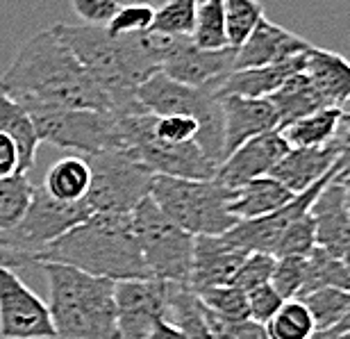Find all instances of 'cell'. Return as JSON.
Instances as JSON below:
<instances>
[{
    "instance_id": "1",
    "label": "cell",
    "mask_w": 350,
    "mask_h": 339,
    "mask_svg": "<svg viewBox=\"0 0 350 339\" xmlns=\"http://www.w3.org/2000/svg\"><path fill=\"white\" fill-rule=\"evenodd\" d=\"M0 89L30 114L57 110L114 112L107 94L53 30L37 32L18 48L10 68L0 75Z\"/></svg>"
},
{
    "instance_id": "2",
    "label": "cell",
    "mask_w": 350,
    "mask_h": 339,
    "mask_svg": "<svg viewBox=\"0 0 350 339\" xmlns=\"http://www.w3.org/2000/svg\"><path fill=\"white\" fill-rule=\"evenodd\" d=\"M39 262H57L107 280L152 278L139 251L132 214L94 212L62 235L39 255Z\"/></svg>"
},
{
    "instance_id": "3",
    "label": "cell",
    "mask_w": 350,
    "mask_h": 339,
    "mask_svg": "<svg viewBox=\"0 0 350 339\" xmlns=\"http://www.w3.org/2000/svg\"><path fill=\"white\" fill-rule=\"evenodd\" d=\"M51 292L55 333L62 339H118L114 280L57 262H37Z\"/></svg>"
},
{
    "instance_id": "4",
    "label": "cell",
    "mask_w": 350,
    "mask_h": 339,
    "mask_svg": "<svg viewBox=\"0 0 350 339\" xmlns=\"http://www.w3.org/2000/svg\"><path fill=\"white\" fill-rule=\"evenodd\" d=\"M53 34L64 44L98 87L107 94L114 114L146 112L137 101V87L146 80L125 37H111L105 27L55 23Z\"/></svg>"
},
{
    "instance_id": "5",
    "label": "cell",
    "mask_w": 350,
    "mask_h": 339,
    "mask_svg": "<svg viewBox=\"0 0 350 339\" xmlns=\"http://www.w3.org/2000/svg\"><path fill=\"white\" fill-rule=\"evenodd\" d=\"M150 199L189 235H226L237 218L230 214L232 192L216 180H185L155 175Z\"/></svg>"
},
{
    "instance_id": "6",
    "label": "cell",
    "mask_w": 350,
    "mask_h": 339,
    "mask_svg": "<svg viewBox=\"0 0 350 339\" xmlns=\"http://www.w3.org/2000/svg\"><path fill=\"white\" fill-rule=\"evenodd\" d=\"M137 101L148 114L196 118L200 125L196 144L216 164L223 162V116L214 91L187 87L157 71L137 87Z\"/></svg>"
},
{
    "instance_id": "7",
    "label": "cell",
    "mask_w": 350,
    "mask_h": 339,
    "mask_svg": "<svg viewBox=\"0 0 350 339\" xmlns=\"http://www.w3.org/2000/svg\"><path fill=\"white\" fill-rule=\"evenodd\" d=\"M121 130V148L132 158L148 166L155 175L185 180H214L219 164L207 158V153L196 144H171L162 141L152 132V114L135 112V114L118 116Z\"/></svg>"
},
{
    "instance_id": "8",
    "label": "cell",
    "mask_w": 350,
    "mask_h": 339,
    "mask_svg": "<svg viewBox=\"0 0 350 339\" xmlns=\"http://www.w3.org/2000/svg\"><path fill=\"white\" fill-rule=\"evenodd\" d=\"M132 228L146 269L152 278L189 285L193 235H189L171 216H166L150 196L132 212Z\"/></svg>"
},
{
    "instance_id": "9",
    "label": "cell",
    "mask_w": 350,
    "mask_h": 339,
    "mask_svg": "<svg viewBox=\"0 0 350 339\" xmlns=\"http://www.w3.org/2000/svg\"><path fill=\"white\" fill-rule=\"evenodd\" d=\"M85 160L91 168V185L85 199L91 212L132 214L137 205L150 196L155 173L123 148L89 155Z\"/></svg>"
},
{
    "instance_id": "10",
    "label": "cell",
    "mask_w": 350,
    "mask_h": 339,
    "mask_svg": "<svg viewBox=\"0 0 350 339\" xmlns=\"http://www.w3.org/2000/svg\"><path fill=\"white\" fill-rule=\"evenodd\" d=\"M91 214L94 212H91L87 201H57L44 187H34L32 201L27 205L23 218L12 230L0 235V246L16 251L37 264L39 255L48 246L57 242L62 235H66L68 230L75 228Z\"/></svg>"
},
{
    "instance_id": "11",
    "label": "cell",
    "mask_w": 350,
    "mask_h": 339,
    "mask_svg": "<svg viewBox=\"0 0 350 339\" xmlns=\"http://www.w3.org/2000/svg\"><path fill=\"white\" fill-rule=\"evenodd\" d=\"M39 144L82 153L85 158L121 148L118 114L107 110H57L32 114Z\"/></svg>"
},
{
    "instance_id": "12",
    "label": "cell",
    "mask_w": 350,
    "mask_h": 339,
    "mask_svg": "<svg viewBox=\"0 0 350 339\" xmlns=\"http://www.w3.org/2000/svg\"><path fill=\"white\" fill-rule=\"evenodd\" d=\"M171 282L135 278L114 282L118 339H148L159 321L169 314Z\"/></svg>"
},
{
    "instance_id": "13",
    "label": "cell",
    "mask_w": 350,
    "mask_h": 339,
    "mask_svg": "<svg viewBox=\"0 0 350 339\" xmlns=\"http://www.w3.org/2000/svg\"><path fill=\"white\" fill-rule=\"evenodd\" d=\"M0 335L5 339L57 337L48 303L41 301L10 266H0Z\"/></svg>"
},
{
    "instance_id": "14",
    "label": "cell",
    "mask_w": 350,
    "mask_h": 339,
    "mask_svg": "<svg viewBox=\"0 0 350 339\" xmlns=\"http://www.w3.org/2000/svg\"><path fill=\"white\" fill-rule=\"evenodd\" d=\"M334 173H337V166H334L325 178H321L317 185L307 189V192L296 194L280 210L271 212V214H266V216H260V218L239 221L223 237H226L230 244L243 249L246 253H269V255H275V249L284 235V230L289 228L296 218H300L310 212L312 203L317 201V196L321 194V189H323L330 180H334Z\"/></svg>"
},
{
    "instance_id": "15",
    "label": "cell",
    "mask_w": 350,
    "mask_h": 339,
    "mask_svg": "<svg viewBox=\"0 0 350 339\" xmlns=\"http://www.w3.org/2000/svg\"><path fill=\"white\" fill-rule=\"evenodd\" d=\"M286 151H289V146L280 135V130L264 132L260 137L248 139L234 153H230L216 168L214 180L230 192H234L250 180L269 175Z\"/></svg>"
},
{
    "instance_id": "16",
    "label": "cell",
    "mask_w": 350,
    "mask_h": 339,
    "mask_svg": "<svg viewBox=\"0 0 350 339\" xmlns=\"http://www.w3.org/2000/svg\"><path fill=\"white\" fill-rule=\"evenodd\" d=\"M234 71V48L205 51L191 39H185L175 48V53L164 62L162 73L171 80L196 89L216 91V87Z\"/></svg>"
},
{
    "instance_id": "17",
    "label": "cell",
    "mask_w": 350,
    "mask_h": 339,
    "mask_svg": "<svg viewBox=\"0 0 350 339\" xmlns=\"http://www.w3.org/2000/svg\"><path fill=\"white\" fill-rule=\"evenodd\" d=\"M246 255V251L230 244L223 235L193 237L191 273H189L191 292L200 294L212 287L232 285L234 275L243 264Z\"/></svg>"
},
{
    "instance_id": "18",
    "label": "cell",
    "mask_w": 350,
    "mask_h": 339,
    "mask_svg": "<svg viewBox=\"0 0 350 339\" xmlns=\"http://www.w3.org/2000/svg\"><path fill=\"white\" fill-rule=\"evenodd\" d=\"M223 116V160L248 139L278 130L280 118L269 98H219Z\"/></svg>"
},
{
    "instance_id": "19",
    "label": "cell",
    "mask_w": 350,
    "mask_h": 339,
    "mask_svg": "<svg viewBox=\"0 0 350 339\" xmlns=\"http://www.w3.org/2000/svg\"><path fill=\"white\" fill-rule=\"evenodd\" d=\"M310 41L284 30L282 25L273 23L264 16L255 25V30L248 34V39L239 48H234V71L273 66L296 58V55L310 51Z\"/></svg>"
},
{
    "instance_id": "20",
    "label": "cell",
    "mask_w": 350,
    "mask_h": 339,
    "mask_svg": "<svg viewBox=\"0 0 350 339\" xmlns=\"http://www.w3.org/2000/svg\"><path fill=\"white\" fill-rule=\"evenodd\" d=\"M310 214L317 223V246L332 253L350 269V214L346 189L330 180L312 203Z\"/></svg>"
},
{
    "instance_id": "21",
    "label": "cell",
    "mask_w": 350,
    "mask_h": 339,
    "mask_svg": "<svg viewBox=\"0 0 350 339\" xmlns=\"http://www.w3.org/2000/svg\"><path fill=\"white\" fill-rule=\"evenodd\" d=\"M339 151L341 148L334 144L321 148H289L269 175L291 194H303L332 171Z\"/></svg>"
},
{
    "instance_id": "22",
    "label": "cell",
    "mask_w": 350,
    "mask_h": 339,
    "mask_svg": "<svg viewBox=\"0 0 350 339\" xmlns=\"http://www.w3.org/2000/svg\"><path fill=\"white\" fill-rule=\"evenodd\" d=\"M305 53L296 55V58L280 62L273 66H260V68H241L232 71L219 87H216L214 96H241V98H269L271 94L282 87L291 75L300 73L305 68Z\"/></svg>"
},
{
    "instance_id": "23",
    "label": "cell",
    "mask_w": 350,
    "mask_h": 339,
    "mask_svg": "<svg viewBox=\"0 0 350 339\" xmlns=\"http://www.w3.org/2000/svg\"><path fill=\"white\" fill-rule=\"evenodd\" d=\"M303 73L319 89L327 108H339L350 98V62L339 53L312 46L305 55Z\"/></svg>"
},
{
    "instance_id": "24",
    "label": "cell",
    "mask_w": 350,
    "mask_h": 339,
    "mask_svg": "<svg viewBox=\"0 0 350 339\" xmlns=\"http://www.w3.org/2000/svg\"><path fill=\"white\" fill-rule=\"evenodd\" d=\"M293 196L296 194H291L284 185H280L275 178L264 175V178L250 180L243 187L234 189L228 208L237 221H250V218H260L280 210Z\"/></svg>"
},
{
    "instance_id": "25",
    "label": "cell",
    "mask_w": 350,
    "mask_h": 339,
    "mask_svg": "<svg viewBox=\"0 0 350 339\" xmlns=\"http://www.w3.org/2000/svg\"><path fill=\"white\" fill-rule=\"evenodd\" d=\"M269 101L273 103V108L278 112V118H280L278 128H284V125L298 121V118L310 116L314 112L327 108L323 96L319 94V89L314 87L312 80L303 71L291 75L275 94L269 96Z\"/></svg>"
},
{
    "instance_id": "26",
    "label": "cell",
    "mask_w": 350,
    "mask_h": 339,
    "mask_svg": "<svg viewBox=\"0 0 350 339\" xmlns=\"http://www.w3.org/2000/svg\"><path fill=\"white\" fill-rule=\"evenodd\" d=\"M0 132L14 139L21 158V173H27L37 160L39 137L30 112L23 105H18L12 96H7L3 89H0Z\"/></svg>"
},
{
    "instance_id": "27",
    "label": "cell",
    "mask_w": 350,
    "mask_h": 339,
    "mask_svg": "<svg viewBox=\"0 0 350 339\" xmlns=\"http://www.w3.org/2000/svg\"><path fill=\"white\" fill-rule=\"evenodd\" d=\"M339 108H325L303 116L284 128H278L289 148H321L334 144L339 128Z\"/></svg>"
},
{
    "instance_id": "28",
    "label": "cell",
    "mask_w": 350,
    "mask_h": 339,
    "mask_svg": "<svg viewBox=\"0 0 350 339\" xmlns=\"http://www.w3.org/2000/svg\"><path fill=\"white\" fill-rule=\"evenodd\" d=\"M91 185V168L85 158L71 155V158H62L51 166V171L46 173L44 189L53 199L66 201V203H78L87 199Z\"/></svg>"
},
{
    "instance_id": "29",
    "label": "cell",
    "mask_w": 350,
    "mask_h": 339,
    "mask_svg": "<svg viewBox=\"0 0 350 339\" xmlns=\"http://www.w3.org/2000/svg\"><path fill=\"white\" fill-rule=\"evenodd\" d=\"M327 287L350 292V269L339 258H334L332 253H327L321 246H314L305 255V280H303V289H300V296Z\"/></svg>"
},
{
    "instance_id": "30",
    "label": "cell",
    "mask_w": 350,
    "mask_h": 339,
    "mask_svg": "<svg viewBox=\"0 0 350 339\" xmlns=\"http://www.w3.org/2000/svg\"><path fill=\"white\" fill-rule=\"evenodd\" d=\"M191 41L205 51L228 48L226 34V0H198Z\"/></svg>"
},
{
    "instance_id": "31",
    "label": "cell",
    "mask_w": 350,
    "mask_h": 339,
    "mask_svg": "<svg viewBox=\"0 0 350 339\" xmlns=\"http://www.w3.org/2000/svg\"><path fill=\"white\" fill-rule=\"evenodd\" d=\"M348 299H350V292L327 287V289H317V292L300 296L298 301H303V305L307 307V312H310L314 328H317V335H323L330 328L337 326V321L344 316Z\"/></svg>"
},
{
    "instance_id": "32",
    "label": "cell",
    "mask_w": 350,
    "mask_h": 339,
    "mask_svg": "<svg viewBox=\"0 0 350 339\" xmlns=\"http://www.w3.org/2000/svg\"><path fill=\"white\" fill-rule=\"evenodd\" d=\"M34 185L27 173H14L0 178V235L12 230L23 218L27 205L32 201Z\"/></svg>"
},
{
    "instance_id": "33",
    "label": "cell",
    "mask_w": 350,
    "mask_h": 339,
    "mask_svg": "<svg viewBox=\"0 0 350 339\" xmlns=\"http://www.w3.org/2000/svg\"><path fill=\"white\" fill-rule=\"evenodd\" d=\"M266 333L271 339H314L317 328L303 301H284L278 314L266 323Z\"/></svg>"
},
{
    "instance_id": "34",
    "label": "cell",
    "mask_w": 350,
    "mask_h": 339,
    "mask_svg": "<svg viewBox=\"0 0 350 339\" xmlns=\"http://www.w3.org/2000/svg\"><path fill=\"white\" fill-rule=\"evenodd\" d=\"M262 18H264V7L260 0H226L228 46L239 48Z\"/></svg>"
},
{
    "instance_id": "35",
    "label": "cell",
    "mask_w": 350,
    "mask_h": 339,
    "mask_svg": "<svg viewBox=\"0 0 350 339\" xmlns=\"http://www.w3.org/2000/svg\"><path fill=\"white\" fill-rule=\"evenodd\" d=\"M196 3L198 0H166L155 10L152 30L171 34V37H189L191 39L196 23Z\"/></svg>"
},
{
    "instance_id": "36",
    "label": "cell",
    "mask_w": 350,
    "mask_h": 339,
    "mask_svg": "<svg viewBox=\"0 0 350 339\" xmlns=\"http://www.w3.org/2000/svg\"><path fill=\"white\" fill-rule=\"evenodd\" d=\"M200 303L209 312L221 316L226 321H239L248 319V305H246V292L237 289L234 285L226 287H212L198 294Z\"/></svg>"
},
{
    "instance_id": "37",
    "label": "cell",
    "mask_w": 350,
    "mask_h": 339,
    "mask_svg": "<svg viewBox=\"0 0 350 339\" xmlns=\"http://www.w3.org/2000/svg\"><path fill=\"white\" fill-rule=\"evenodd\" d=\"M314 246H317V223H314V216L307 212V214L296 218V221L284 230L273 258H284V255L305 258Z\"/></svg>"
},
{
    "instance_id": "38",
    "label": "cell",
    "mask_w": 350,
    "mask_h": 339,
    "mask_svg": "<svg viewBox=\"0 0 350 339\" xmlns=\"http://www.w3.org/2000/svg\"><path fill=\"white\" fill-rule=\"evenodd\" d=\"M303 280H305V258H300V255L275 258L271 287L275 289L284 301L298 299L300 289H303Z\"/></svg>"
},
{
    "instance_id": "39",
    "label": "cell",
    "mask_w": 350,
    "mask_h": 339,
    "mask_svg": "<svg viewBox=\"0 0 350 339\" xmlns=\"http://www.w3.org/2000/svg\"><path fill=\"white\" fill-rule=\"evenodd\" d=\"M155 21V7L148 5H121L116 16L105 25L111 37H130V34H142L152 30Z\"/></svg>"
},
{
    "instance_id": "40",
    "label": "cell",
    "mask_w": 350,
    "mask_h": 339,
    "mask_svg": "<svg viewBox=\"0 0 350 339\" xmlns=\"http://www.w3.org/2000/svg\"><path fill=\"white\" fill-rule=\"evenodd\" d=\"M273 266H275V258L269 253H248L234 275L232 285L241 292H250V289L266 285V282H271Z\"/></svg>"
},
{
    "instance_id": "41",
    "label": "cell",
    "mask_w": 350,
    "mask_h": 339,
    "mask_svg": "<svg viewBox=\"0 0 350 339\" xmlns=\"http://www.w3.org/2000/svg\"><path fill=\"white\" fill-rule=\"evenodd\" d=\"M200 125L191 116H155L152 114V132L162 141L171 144H187L196 141Z\"/></svg>"
},
{
    "instance_id": "42",
    "label": "cell",
    "mask_w": 350,
    "mask_h": 339,
    "mask_svg": "<svg viewBox=\"0 0 350 339\" xmlns=\"http://www.w3.org/2000/svg\"><path fill=\"white\" fill-rule=\"evenodd\" d=\"M282 303H284V299L271 287V282L250 289V292H246L248 319H253L257 323H262V326H266V323L278 314V310L282 307Z\"/></svg>"
},
{
    "instance_id": "43",
    "label": "cell",
    "mask_w": 350,
    "mask_h": 339,
    "mask_svg": "<svg viewBox=\"0 0 350 339\" xmlns=\"http://www.w3.org/2000/svg\"><path fill=\"white\" fill-rule=\"evenodd\" d=\"M207 310V307H205ZM209 326H212L216 339H271L266 333V326L253 319H239V321H226L221 316L212 314L207 310Z\"/></svg>"
},
{
    "instance_id": "44",
    "label": "cell",
    "mask_w": 350,
    "mask_h": 339,
    "mask_svg": "<svg viewBox=\"0 0 350 339\" xmlns=\"http://www.w3.org/2000/svg\"><path fill=\"white\" fill-rule=\"evenodd\" d=\"M71 7L85 25L105 27L121 10V0H71Z\"/></svg>"
},
{
    "instance_id": "45",
    "label": "cell",
    "mask_w": 350,
    "mask_h": 339,
    "mask_svg": "<svg viewBox=\"0 0 350 339\" xmlns=\"http://www.w3.org/2000/svg\"><path fill=\"white\" fill-rule=\"evenodd\" d=\"M14 173H21L18 148L12 137L0 132V178H10Z\"/></svg>"
},
{
    "instance_id": "46",
    "label": "cell",
    "mask_w": 350,
    "mask_h": 339,
    "mask_svg": "<svg viewBox=\"0 0 350 339\" xmlns=\"http://www.w3.org/2000/svg\"><path fill=\"white\" fill-rule=\"evenodd\" d=\"M341 116H339V128H337V137H334V146L344 148L350 146V98L346 103L339 105Z\"/></svg>"
},
{
    "instance_id": "47",
    "label": "cell",
    "mask_w": 350,
    "mask_h": 339,
    "mask_svg": "<svg viewBox=\"0 0 350 339\" xmlns=\"http://www.w3.org/2000/svg\"><path fill=\"white\" fill-rule=\"evenodd\" d=\"M25 264H34L30 258L21 255L16 251H10L5 246H0V266H10V269H16V266H25Z\"/></svg>"
},
{
    "instance_id": "48",
    "label": "cell",
    "mask_w": 350,
    "mask_h": 339,
    "mask_svg": "<svg viewBox=\"0 0 350 339\" xmlns=\"http://www.w3.org/2000/svg\"><path fill=\"white\" fill-rule=\"evenodd\" d=\"M346 333H350V299H348L346 312H344V316H341V319L337 321V326L330 328V330H327V333H323V335H317L314 339H337V337L346 335Z\"/></svg>"
},
{
    "instance_id": "49",
    "label": "cell",
    "mask_w": 350,
    "mask_h": 339,
    "mask_svg": "<svg viewBox=\"0 0 350 339\" xmlns=\"http://www.w3.org/2000/svg\"><path fill=\"white\" fill-rule=\"evenodd\" d=\"M148 339H187V337L182 335L180 330L173 326V323H169V321H159L157 326H155V330L150 333Z\"/></svg>"
},
{
    "instance_id": "50",
    "label": "cell",
    "mask_w": 350,
    "mask_h": 339,
    "mask_svg": "<svg viewBox=\"0 0 350 339\" xmlns=\"http://www.w3.org/2000/svg\"><path fill=\"white\" fill-rule=\"evenodd\" d=\"M337 173H334V180L341 182V180H346L350 178V146H344L339 151V158H337Z\"/></svg>"
},
{
    "instance_id": "51",
    "label": "cell",
    "mask_w": 350,
    "mask_h": 339,
    "mask_svg": "<svg viewBox=\"0 0 350 339\" xmlns=\"http://www.w3.org/2000/svg\"><path fill=\"white\" fill-rule=\"evenodd\" d=\"M166 0H121V5H148V7H157L164 5Z\"/></svg>"
},
{
    "instance_id": "52",
    "label": "cell",
    "mask_w": 350,
    "mask_h": 339,
    "mask_svg": "<svg viewBox=\"0 0 350 339\" xmlns=\"http://www.w3.org/2000/svg\"><path fill=\"white\" fill-rule=\"evenodd\" d=\"M334 182H337V180H334ZM339 185H341V187H344V189H346V194L350 196V178H346V180H341V182H339Z\"/></svg>"
},
{
    "instance_id": "53",
    "label": "cell",
    "mask_w": 350,
    "mask_h": 339,
    "mask_svg": "<svg viewBox=\"0 0 350 339\" xmlns=\"http://www.w3.org/2000/svg\"><path fill=\"white\" fill-rule=\"evenodd\" d=\"M346 208H348V214H350V196L346 194Z\"/></svg>"
},
{
    "instance_id": "54",
    "label": "cell",
    "mask_w": 350,
    "mask_h": 339,
    "mask_svg": "<svg viewBox=\"0 0 350 339\" xmlns=\"http://www.w3.org/2000/svg\"><path fill=\"white\" fill-rule=\"evenodd\" d=\"M337 339H350V333H346V335H341V337H337Z\"/></svg>"
}]
</instances>
